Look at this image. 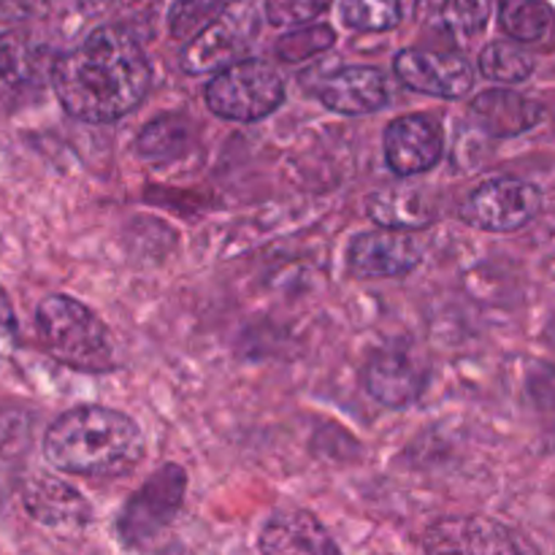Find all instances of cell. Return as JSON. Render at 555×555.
Masks as SVG:
<instances>
[{
    "label": "cell",
    "mask_w": 555,
    "mask_h": 555,
    "mask_svg": "<svg viewBox=\"0 0 555 555\" xmlns=\"http://www.w3.org/2000/svg\"><path fill=\"white\" fill-rule=\"evenodd\" d=\"M152 85V65L130 30L106 25L52 65V87L65 112L79 122L101 125L141 106Z\"/></svg>",
    "instance_id": "1"
},
{
    "label": "cell",
    "mask_w": 555,
    "mask_h": 555,
    "mask_svg": "<svg viewBox=\"0 0 555 555\" xmlns=\"http://www.w3.org/2000/svg\"><path fill=\"white\" fill-rule=\"evenodd\" d=\"M144 453L146 439L139 423L108 406H76L63 412L43 434V455L65 475H128Z\"/></svg>",
    "instance_id": "2"
},
{
    "label": "cell",
    "mask_w": 555,
    "mask_h": 555,
    "mask_svg": "<svg viewBox=\"0 0 555 555\" xmlns=\"http://www.w3.org/2000/svg\"><path fill=\"white\" fill-rule=\"evenodd\" d=\"M36 328L43 347L76 372H108L117 366L112 331L76 298L52 293L36 309Z\"/></svg>",
    "instance_id": "3"
},
{
    "label": "cell",
    "mask_w": 555,
    "mask_h": 555,
    "mask_svg": "<svg viewBox=\"0 0 555 555\" xmlns=\"http://www.w3.org/2000/svg\"><path fill=\"white\" fill-rule=\"evenodd\" d=\"M285 101V81L280 70L263 60H236L217 70L206 85V106L222 119L258 122L269 117Z\"/></svg>",
    "instance_id": "4"
},
{
    "label": "cell",
    "mask_w": 555,
    "mask_h": 555,
    "mask_svg": "<svg viewBox=\"0 0 555 555\" xmlns=\"http://www.w3.org/2000/svg\"><path fill=\"white\" fill-rule=\"evenodd\" d=\"M188 491V472L179 464H166L130 496L117 520V534L125 547H141L160 537L177 518Z\"/></svg>",
    "instance_id": "5"
},
{
    "label": "cell",
    "mask_w": 555,
    "mask_h": 555,
    "mask_svg": "<svg viewBox=\"0 0 555 555\" xmlns=\"http://www.w3.org/2000/svg\"><path fill=\"white\" fill-rule=\"evenodd\" d=\"M542 209L537 184L515 177H496L482 182L461 206V220L486 233H513L529 225Z\"/></svg>",
    "instance_id": "6"
},
{
    "label": "cell",
    "mask_w": 555,
    "mask_h": 555,
    "mask_svg": "<svg viewBox=\"0 0 555 555\" xmlns=\"http://www.w3.org/2000/svg\"><path fill=\"white\" fill-rule=\"evenodd\" d=\"M393 70L410 90L444 98V101L469 95L475 87V68L469 65V60L455 52L401 49L393 60Z\"/></svg>",
    "instance_id": "7"
},
{
    "label": "cell",
    "mask_w": 555,
    "mask_h": 555,
    "mask_svg": "<svg viewBox=\"0 0 555 555\" xmlns=\"http://www.w3.org/2000/svg\"><path fill=\"white\" fill-rule=\"evenodd\" d=\"M350 271L361 280H396L421 266L423 247L410 231L383 228L358 233L350 242Z\"/></svg>",
    "instance_id": "8"
},
{
    "label": "cell",
    "mask_w": 555,
    "mask_h": 555,
    "mask_svg": "<svg viewBox=\"0 0 555 555\" xmlns=\"http://www.w3.org/2000/svg\"><path fill=\"white\" fill-rule=\"evenodd\" d=\"M426 553H524L531 551L507 526L482 515L442 518L423 537Z\"/></svg>",
    "instance_id": "9"
},
{
    "label": "cell",
    "mask_w": 555,
    "mask_h": 555,
    "mask_svg": "<svg viewBox=\"0 0 555 555\" xmlns=\"http://www.w3.org/2000/svg\"><path fill=\"white\" fill-rule=\"evenodd\" d=\"M385 160L396 177H417L442 160L444 135L434 117L410 114L385 128Z\"/></svg>",
    "instance_id": "10"
},
{
    "label": "cell",
    "mask_w": 555,
    "mask_h": 555,
    "mask_svg": "<svg viewBox=\"0 0 555 555\" xmlns=\"http://www.w3.org/2000/svg\"><path fill=\"white\" fill-rule=\"evenodd\" d=\"M314 95L325 108L347 117L374 114L388 106V76L374 65H345L334 74L323 76L314 87Z\"/></svg>",
    "instance_id": "11"
},
{
    "label": "cell",
    "mask_w": 555,
    "mask_h": 555,
    "mask_svg": "<svg viewBox=\"0 0 555 555\" xmlns=\"http://www.w3.org/2000/svg\"><path fill=\"white\" fill-rule=\"evenodd\" d=\"M22 504L36 524L54 531H79L92 520L90 502L54 475H33L22 486Z\"/></svg>",
    "instance_id": "12"
},
{
    "label": "cell",
    "mask_w": 555,
    "mask_h": 555,
    "mask_svg": "<svg viewBox=\"0 0 555 555\" xmlns=\"http://www.w3.org/2000/svg\"><path fill=\"white\" fill-rule=\"evenodd\" d=\"M363 385L374 401L390 410H404L421 399L426 388V369L415 361L406 350L377 352L363 369Z\"/></svg>",
    "instance_id": "13"
},
{
    "label": "cell",
    "mask_w": 555,
    "mask_h": 555,
    "mask_svg": "<svg viewBox=\"0 0 555 555\" xmlns=\"http://www.w3.org/2000/svg\"><path fill=\"white\" fill-rule=\"evenodd\" d=\"M244 47H247V36L238 30L231 14H222L190 38L188 47L179 54V65L184 74L193 76L215 74L236 63L244 54Z\"/></svg>",
    "instance_id": "14"
},
{
    "label": "cell",
    "mask_w": 555,
    "mask_h": 555,
    "mask_svg": "<svg viewBox=\"0 0 555 555\" xmlns=\"http://www.w3.org/2000/svg\"><path fill=\"white\" fill-rule=\"evenodd\" d=\"M258 547L260 553L266 555L339 553V545L331 540L328 529H325L309 509H285V513H274V518L263 526Z\"/></svg>",
    "instance_id": "15"
},
{
    "label": "cell",
    "mask_w": 555,
    "mask_h": 555,
    "mask_svg": "<svg viewBox=\"0 0 555 555\" xmlns=\"http://www.w3.org/2000/svg\"><path fill=\"white\" fill-rule=\"evenodd\" d=\"M469 108L477 125L496 139H513V135L526 133L542 119L540 103L520 92L502 90V87L482 90L480 95H475Z\"/></svg>",
    "instance_id": "16"
},
{
    "label": "cell",
    "mask_w": 555,
    "mask_h": 555,
    "mask_svg": "<svg viewBox=\"0 0 555 555\" xmlns=\"http://www.w3.org/2000/svg\"><path fill=\"white\" fill-rule=\"evenodd\" d=\"M36 47L20 33H0V112L16 108L38 87Z\"/></svg>",
    "instance_id": "17"
},
{
    "label": "cell",
    "mask_w": 555,
    "mask_h": 555,
    "mask_svg": "<svg viewBox=\"0 0 555 555\" xmlns=\"http://www.w3.org/2000/svg\"><path fill=\"white\" fill-rule=\"evenodd\" d=\"M417 20L466 47L486 30L491 20V0H421Z\"/></svg>",
    "instance_id": "18"
},
{
    "label": "cell",
    "mask_w": 555,
    "mask_h": 555,
    "mask_svg": "<svg viewBox=\"0 0 555 555\" xmlns=\"http://www.w3.org/2000/svg\"><path fill=\"white\" fill-rule=\"evenodd\" d=\"M366 211L377 225L399 231H421L431 225L434 206L417 188H385L369 195Z\"/></svg>",
    "instance_id": "19"
},
{
    "label": "cell",
    "mask_w": 555,
    "mask_h": 555,
    "mask_svg": "<svg viewBox=\"0 0 555 555\" xmlns=\"http://www.w3.org/2000/svg\"><path fill=\"white\" fill-rule=\"evenodd\" d=\"M193 144V130H190L184 117H157L141 130L135 150H139L141 160L152 163V166H163V163H173L184 157Z\"/></svg>",
    "instance_id": "20"
},
{
    "label": "cell",
    "mask_w": 555,
    "mask_h": 555,
    "mask_svg": "<svg viewBox=\"0 0 555 555\" xmlns=\"http://www.w3.org/2000/svg\"><path fill=\"white\" fill-rule=\"evenodd\" d=\"M480 74L499 85H520L534 74V57L520 47V41H491L480 52Z\"/></svg>",
    "instance_id": "21"
},
{
    "label": "cell",
    "mask_w": 555,
    "mask_h": 555,
    "mask_svg": "<svg viewBox=\"0 0 555 555\" xmlns=\"http://www.w3.org/2000/svg\"><path fill=\"white\" fill-rule=\"evenodd\" d=\"M499 22L513 41L534 43L547 36L553 25V9L545 0H504Z\"/></svg>",
    "instance_id": "22"
},
{
    "label": "cell",
    "mask_w": 555,
    "mask_h": 555,
    "mask_svg": "<svg viewBox=\"0 0 555 555\" xmlns=\"http://www.w3.org/2000/svg\"><path fill=\"white\" fill-rule=\"evenodd\" d=\"M404 20V0H341V22L352 30L385 33Z\"/></svg>",
    "instance_id": "23"
},
{
    "label": "cell",
    "mask_w": 555,
    "mask_h": 555,
    "mask_svg": "<svg viewBox=\"0 0 555 555\" xmlns=\"http://www.w3.org/2000/svg\"><path fill=\"white\" fill-rule=\"evenodd\" d=\"M336 43V33L331 25H301V30H293L276 41V57L285 63H301V60L323 54Z\"/></svg>",
    "instance_id": "24"
},
{
    "label": "cell",
    "mask_w": 555,
    "mask_h": 555,
    "mask_svg": "<svg viewBox=\"0 0 555 555\" xmlns=\"http://www.w3.org/2000/svg\"><path fill=\"white\" fill-rule=\"evenodd\" d=\"M228 0H173L168 14V30L173 38H193L204 30L211 20H217Z\"/></svg>",
    "instance_id": "25"
},
{
    "label": "cell",
    "mask_w": 555,
    "mask_h": 555,
    "mask_svg": "<svg viewBox=\"0 0 555 555\" xmlns=\"http://www.w3.org/2000/svg\"><path fill=\"white\" fill-rule=\"evenodd\" d=\"M331 0H266V20L274 27H301L318 20Z\"/></svg>",
    "instance_id": "26"
},
{
    "label": "cell",
    "mask_w": 555,
    "mask_h": 555,
    "mask_svg": "<svg viewBox=\"0 0 555 555\" xmlns=\"http://www.w3.org/2000/svg\"><path fill=\"white\" fill-rule=\"evenodd\" d=\"M30 442V417L22 410H0V461L16 459Z\"/></svg>",
    "instance_id": "27"
},
{
    "label": "cell",
    "mask_w": 555,
    "mask_h": 555,
    "mask_svg": "<svg viewBox=\"0 0 555 555\" xmlns=\"http://www.w3.org/2000/svg\"><path fill=\"white\" fill-rule=\"evenodd\" d=\"M16 345V314L9 301V293L0 287V361L14 350Z\"/></svg>",
    "instance_id": "28"
}]
</instances>
